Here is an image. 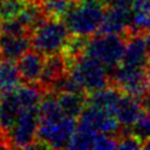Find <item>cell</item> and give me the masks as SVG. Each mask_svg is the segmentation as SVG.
Listing matches in <instances>:
<instances>
[{
  "label": "cell",
  "mask_w": 150,
  "mask_h": 150,
  "mask_svg": "<svg viewBox=\"0 0 150 150\" xmlns=\"http://www.w3.org/2000/svg\"><path fill=\"white\" fill-rule=\"evenodd\" d=\"M108 70L102 62L84 53L68 62L69 76L87 94L111 84V76Z\"/></svg>",
  "instance_id": "6da1fadb"
},
{
  "label": "cell",
  "mask_w": 150,
  "mask_h": 150,
  "mask_svg": "<svg viewBox=\"0 0 150 150\" xmlns=\"http://www.w3.org/2000/svg\"><path fill=\"white\" fill-rule=\"evenodd\" d=\"M107 7L104 0H77L63 20L71 34L90 36L98 32Z\"/></svg>",
  "instance_id": "7a4b0ae2"
},
{
  "label": "cell",
  "mask_w": 150,
  "mask_h": 150,
  "mask_svg": "<svg viewBox=\"0 0 150 150\" xmlns=\"http://www.w3.org/2000/svg\"><path fill=\"white\" fill-rule=\"evenodd\" d=\"M71 33L64 20L46 16L30 33L32 48L43 55L61 53Z\"/></svg>",
  "instance_id": "3957f363"
},
{
  "label": "cell",
  "mask_w": 150,
  "mask_h": 150,
  "mask_svg": "<svg viewBox=\"0 0 150 150\" xmlns=\"http://www.w3.org/2000/svg\"><path fill=\"white\" fill-rule=\"evenodd\" d=\"M77 123L74 117L60 114L52 117H39V128L36 134L38 148H67Z\"/></svg>",
  "instance_id": "277c9868"
},
{
  "label": "cell",
  "mask_w": 150,
  "mask_h": 150,
  "mask_svg": "<svg viewBox=\"0 0 150 150\" xmlns=\"http://www.w3.org/2000/svg\"><path fill=\"white\" fill-rule=\"evenodd\" d=\"M128 34H97L87 40L84 54L98 60L111 71L122 62Z\"/></svg>",
  "instance_id": "5b68a950"
},
{
  "label": "cell",
  "mask_w": 150,
  "mask_h": 150,
  "mask_svg": "<svg viewBox=\"0 0 150 150\" xmlns=\"http://www.w3.org/2000/svg\"><path fill=\"white\" fill-rule=\"evenodd\" d=\"M39 128V107L21 110L13 127L7 131L11 148L36 149L35 139Z\"/></svg>",
  "instance_id": "8992f818"
},
{
  "label": "cell",
  "mask_w": 150,
  "mask_h": 150,
  "mask_svg": "<svg viewBox=\"0 0 150 150\" xmlns=\"http://www.w3.org/2000/svg\"><path fill=\"white\" fill-rule=\"evenodd\" d=\"M111 83L123 93L137 98L150 91V74L148 67H127L120 64L111 71Z\"/></svg>",
  "instance_id": "52a82bcc"
},
{
  "label": "cell",
  "mask_w": 150,
  "mask_h": 150,
  "mask_svg": "<svg viewBox=\"0 0 150 150\" xmlns=\"http://www.w3.org/2000/svg\"><path fill=\"white\" fill-rule=\"evenodd\" d=\"M79 123L89 127L96 132L110 134L115 136H118L121 134L120 132L121 125L116 116L111 111L95 105L87 104V107L79 116Z\"/></svg>",
  "instance_id": "ba28073f"
},
{
  "label": "cell",
  "mask_w": 150,
  "mask_h": 150,
  "mask_svg": "<svg viewBox=\"0 0 150 150\" xmlns=\"http://www.w3.org/2000/svg\"><path fill=\"white\" fill-rule=\"evenodd\" d=\"M132 23V8L108 6L97 34H129Z\"/></svg>",
  "instance_id": "9c48e42d"
},
{
  "label": "cell",
  "mask_w": 150,
  "mask_h": 150,
  "mask_svg": "<svg viewBox=\"0 0 150 150\" xmlns=\"http://www.w3.org/2000/svg\"><path fill=\"white\" fill-rule=\"evenodd\" d=\"M149 57L144 33H129L121 64L127 67H148Z\"/></svg>",
  "instance_id": "30bf717a"
},
{
  "label": "cell",
  "mask_w": 150,
  "mask_h": 150,
  "mask_svg": "<svg viewBox=\"0 0 150 150\" xmlns=\"http://www.w3.org/2000/svg\"><path fill=\"white\" fill-rule=\"evenodd\" d=\"M143 111H144V107L139 98L123 93L114 111V115L120 122V125L123 129L129 130L135 127V124L138 122L139 117L142 116Z\"/></svg>",
  "instance_id": "8fae6325"
},
{
  "label": "cell",
  "mask_w": 150,
  "mask_h": 150,
  "mask_svg": "<svg viewBox=\"0 0 150 150\" xmlns=\"http://www.w3.org/2000/svg\"><path fill=\"white\" fill-rule=\"evenodd\" d=\"M45 59L46 55L33 49V50H27L21 57L16 60V66L20 76L26 83L29 84L39 83L45 64Z\"/></svg>",
  "instance_id": "7c38bea8"
},
{
  "label": "cell",
  "mask_w": 150,
  "mask_h": 150,
  "mask_svg": "<svg viewBox=\"0 0 150 150\" xmlns=\"http://www.w3.org/2000/svg\"><path fill=\"white\" fill-rule=\"evenodd\" d=\"M67 73H68V62L61 53L46 55L39 86L45 91H48L50 90L53 84L59 79L64 76Z\"/></svg>",
  "instance_id": "4fadbf2b"
},
{
  "label": "cell",
  "mask_w": 150,
  "mask_h": 150,
  "mask_svg": "<svg viewBox=\"0 0 150 150\" xmlns=\"http://www.w3.org/2000/svg\"><path fill=\"white\" fill-rule=\"evenodd\" d=\"M32 47L30 34H0V57L16 61Z\"/></svg>",
  "instance_id": "5bb4252c"
},
{
  "label": "cell",
  "mask_w": 150,
  "mask_h": 150,
  "mask_svg": "<svg viewBox=\"0 0 150 150\" xmlns=\"http://www.w3.org/2000/svg\"><path fill=\"white\" fill-rule=\"evenodd\" d=\"M122 95H123V91L120 88H117L115 84L111 83L105 88H102L100 90L88 94V103L87 104L109 110L114 114Z\"/></svg>",
  "instance_id": "9a60e30c"
},
{
  "label": "cell",
  "mask_w": 150,
  "mask_h": 150,
  "mask_svg": "<svg viewBox=\"0 0 150 150\" xmlns=\"http://www.w3.org/2000/svg\"><path fill=\"white\" fill-rule=\"evenodd\" d=\"M62 111L74 118H77L88 103V94L84 91H60L55 93Z\"/></svg>",
  "instance_id": "2e32d148"
},
{
  "label": "cell",
  "mask_w": 150,
  "mask_h": 150,
  "mask_svg": "<svg viewBox=\"0 0 150 150\" xmlns=\"http://www.w3.org/2000/svg\"><path fill=\"white\" fill-rule=\"evenodd\" d=\"M21 76L15 61L1 59L0 60V95L14 90L20 86Z\"/></svg>",
  "instance_id": "e0dca14e"
},
{
  "label": "cell",
  "mask_w": 150,
  "mask_h": 150,
  "mask_svg": "<svg viewBox=\"0 0 150 150\" xmlns=\"http://www.w3.org/2000/svg\"><path fill=\"white\" fill-rule=\"evenodd\" d=\"M150 30V0H134L132 23L130 33H146Z\"/></svg>",
  "instance_id": "ac0fdd59"
},
{
  "label": "cell",
  "mask_w": 150,
  "mask_h": 150,
  "mask_svg": "<svg viewBox=\"0 0 150 150\" xmlns=\"http://www.w3.org/2000/svg\"><path fill=\"white\" fill-rule=\"evenodd\" d=\"M96 134L97 132L95 130L77 122L76 130L67 148L68 149H91Z\"/></svg>",
  "instance_id": "d6986e66"
},
{
  "label": "cell",
  "mask_w": 150,
  "mask_h": 150,
  "mask_svg": "<svg viewBox=\"0 0 150 150\" xmlns=\"http://www.w3.org/2000/svg\"><path fill=\"white\" fill-rule=\"evenodd\" d=\"M29 1L30 0H2L0 7V20L16 18Z\"/></svg>",
  "instance_id": "ffe728a7"
},
{
  "label": "cell",
  "mask_w": 150,
  "mask_h": 150,
  "mask_svg": "<svg viewBox=\"0 0 150 150\" xmlns=\"http://www.w3.org/2000/svg\"><path fill=\"white\" fill-rule=\"evenodd\" d=\"M118 143L117 149H142L143 145V138H141L138 135L132 132H125L122 135V132L117 136Z\"/></svg>",
  "instance_id": "44dd1931"
},
{
  "label": "cell",
  "mask_w": 150,
  "mask_h": 150,
  "mask_svg": "<svg viewBox=\"0 0 150 150\" xmlns=\"http://www.w3.org/2000/svg\"><path fill=\"white\" fill-rule=\"evenodd\" d=\"M117 136H112L110 134H103V132H97L95 135L93 146L91 149H117Z\"/></svg>",
  "instance_id": "7402d4cb"
},
{
  "label": "cell",
  "mask_w": 150,
  "mask_h": 150,
  "mask_svg": "<svg viewBox=\"0 0 150 150\" xmlns=\"http://www.w3.org/2000/svg\"><path fill=\"white\" fill-rule=\"evenodd\" d=\"M132 129H134V132L143 139L146 137H150V108L144 109L142 116L139 117L138 122L135 124Z\"/></svg>",
  "instance_id": "603a6c76"
},
{
  "label": "cell",
  "mask_w": 150,
  "mask_h": 150,
  "mask_svg": "<svg viewBox=\"0 0 150 150\" xmlns=\"http://www.w3.org/2000/svg\"><path fill=\"white\" fill-rule=\"evenodd\" d=\"M107 6L111 7H127V8H132L134 0H104Z\"/></svg>",
  "instance_id": "cb8c5ba5"
},
{
  "label": "cell",
  "mask_w": 150,
  "mask_h": 150,
  "mask_svg": "<svg viewBox=\"0 0 150 150\" xmlns=\"http://www.w3.org/2000/svg\"><path fill=\"white\" fill-rule=\"evenodd\" d=\"M0 148H11L7 139V135L1 129H0Z\"/></svg>",
  "instance_id": "d4e9b609"
},
{
  "label": "cell",
  "mask_w": 150,
  "mask_h": 150,
  "mask_svg": "<svg viewBox=\"0 0 150 150\" xmlns=\"http://www.w3.org/2000/svg\"><path fill=\"white\" fill-rule=\"evenodd\" d=\"M142 149H146V150H150V137H146L143 139V145H142Z\"/></svg>",
  "instance_id": "484cf974"
},
{
  "label": "cell",
  "mask_w": 150,
  "mask_h": 150,
  "mask_svg": "<svg viewBox=\"0 0 150 150\" xmlns=\"http://www.w3.org/2000/svg\"><path fill=\"white\" fill-rule=\"evenodd\" d=\"M145 35V40H146V45H148V49H149V55H150V30L144 33Z\"/></svg>",
  "instance_id": "4316f807"
}]
</instances>
